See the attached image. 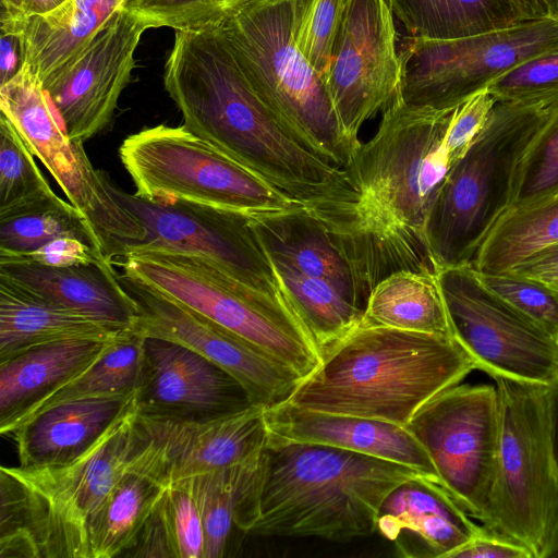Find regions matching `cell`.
Instances as JSON below:
<instances>
[{
    "mask_svg": "<svg viewBox=\"0 0 558 558\" xmlns=\"http://www.w3.org/2000/svg\"><path fill=\"white\" fill-rule=\"evenodd\" d=\"M454 109L398 100L343 168L338 196L305 207L327 228L369 293L395 271L437 275L425 223L453 165L445 138Z\"/></svg>",
    "mask_w": 558,
    "mask_h": 558,
    "instance_id": "1",
    "label": "cell"
},
{
    "mask_svg": "<svg viewBox=\"0 0 558 558\" xmlns=\"http://www.w3.org/2000/svg\"><path fill=\"white\" fill-rule=\"evenodd\" d=\"M163 85L183 126L311 207L341 191L344 171L307 148L253 90L215 27L175 31Z\"/></svg>",
    "mask_w": 558,
    "mask_h": 558,
    "instance_id": "2",
    "label": "cell"
},
{
    "mask_svg": "<svg viewBox=\"0 0 558 558\" xmlns=\"http://www.w3.org/2000/svg\"><path fill=\"white\" fill-rule=\"evenodd\" d=\"M418 475L424 474L400 463L269 432L242 492L234 525L254 535L341 543L369 536L377 532L386 495Z\"/></svg>",
    "mask_w": 558,
    "mask_h": 558,
    "instance_id": "3",
    "label": "cell"
},
{
    "mask_svg": "<svg viewBox=\"0 0 558 558\" xmlns=\"http://www.w3.org/2000/svg\"><path fill=\"white\" fill-rule=\"evenodd\" d=\"M475 369L452 336L360 324L322 355L288 401L405 426L427 401Z\"/></svg>",
    "mask_w": 558,
    "mask_h": 558,
    "instance_id": "4",
    "label": "cell"
},
{
    "mask_svg": "<svg viewBox=\"0 0 558 558\" xmlns=\"http://www.w3.org/2000/svg\"><path fill=\"white\" fill-rule=\"evenodd\" d=\"M135 395L75 459L0 468V556L90 558L89 536L111 489L145 445Z\"/></svg>",
    "mask_w": 558,
    "mask_h": 558,
    "instance_id": "5",
    "label": "cell"
},
{
    "mask_svg": "<svg viewBox=\"0 0 558 558\" xmlns=\"http://www.w3.org/2000/svg\"><path fill=\"white\" fill-rule=\"evenodd\" d=\"M298 4L235 0L213 27L276 117L313 153L343 169L361 143L345 136L325 81L295 44Z\"/></svg>",
    "mask_w": 558,
    "mask_h": 558,
    "instance_id": "6",
    "label": "cell"
},
{
    "mask_svg": "<svg viewBox=\"0 0 558 558\" xmlns=\"http://www.w3.org/2000/svg\"><path fill=\"white\" fill-rule=\"evenodd\" d=\"M558 98L496 101L468 151L450 168L430 207L425 239L437 269L471 265L510 208L517 166Z\"/></svg>",
    "mask_w": 558,
    "mask_h": 558,
    "instance_id": "7",
    "label": "cell"
},
{
    "mask_svg": "<svg viewBox=\"0 0 558 558\" xmlns=\"http://www.w3.org/2000/svg\"><path fill=\"white\" fill-rule=\"evenodd\" d=\"M499 407L496 462L482 523L544 554L558 522L548 386L494 377Z\"/></svg>",
    "mask_w": 558,
    "mask_h": 558,
    "instance_id": "8",
    "label": "cell"
},
{
    "mask_svg": "<svg viewBox=\"0 0 558 558\" xmlns=\"http://www.w3.org/2000/svg\"><path fill=\"white\" fill-rule=\"evenodd\" d=\"M113 265L265 350L302 379L322 362L317 345L287 302L236 281L203 258L146 251L128 254Z\"/></svg>",
    "mask_w": 558,
    "mask_h": 558,
    "instance_id": "9",
    "label": "cell"
},
{
    "mask_svg": "<svg viewBox=\"0 0 558 558\" xmlns=\"http://www.w3.org/2000/svg\"><path fill=\"white\" fill-rule=\"evenodd\" d=\"M119 157L135 194L150 201L182 199L247 216L302 206L183 125L131 134Z\"/></svg>",
    "mask_w": 558,
    "mask_h": 558,
    "instance_id": "10",
    "label": "cell"
},
{
    "mask_svg": "<svg viewBox=\"0 0 558 558\" xmlns=\"http://www.w3.org/2000/svg\"><path fill=\"white\" fill-rule=\"evenodd\" d=\"M558 50V21L542 17L453 39L405 36L399 41L400 100L452 109L512 68Z\"/></svg>",
    "mask_w": 558,
    "mask_h": 558,
    "instance_id": "11",
    "label": "cell"
},
{
    "mask_svg": "<svg viewBox=\"0 0 558 558\" xmlns=\"http://www.w3.org/2000/svg\"><path fill=\"white\" fill-rule=\"evenodd\" d=\"M0 112L90 223L108 260L113 264L144 239L142 225L109 193L105 173L93 167L83 143L72 141L61 126L28 64L0 86Z\"/></svg>",
    "mask_w": 558,
    "mask_h": 558,
    "instance_id": "12",
    "label": "cell"
},
{
    "mask_svg": "<svg viewBox=\"0 0 558 558\" xmlns=\"http://www.w3.org/2000/svg\"><path fill=\"white\" fill-rule=\"evenodd\" d=\"M105 184L145 231L125 255L159 251L199 257L236 281L287 302L250 216L182 199L150 201L121 190L106 173Z\"/></svg>",
    "mask_w": 558,
    "mask_h": 558,
    "instance_id": "13",
    "label": "cell"
},
{
    "mask_svg": "<svg viewBox=\"0 0 558 558\" xmlns=\"http://www.w3.org/2000/svg\"><path fill=\"white\" fill-rule=\"evenodd\" d=\"M437 280L452 337L477 369L546 386L558 380V339L489 291L471 265L441 269Z\"/></svg>",
    "mask_w": 558,
    "mask_h": 558,
    "instance_id": "14",
    "label": "cell"
},
{
    "mask_svg": "<svg viewBox=\"0 0 558 558\" xmlns=\"http://www.w3.org/2000/svg\"><path fill=\"white\" fill-rule=\"evenodd\" d=\"M405 427L427 452L440 486L482 522L498 445L496 385L452 386L421 407Z\"/></svg>",
    "mask_w": 558,
    "mask_h": 558,
    "instance_id": "15",
    "label": "cell"
},
{
    "mask_svg": "<svg viewBox=\"0 0 558 558\" xmlns=\"http://www.w3.org/2000/svg\"><path fill=\"white\" fill-rule=\"evenodd\" d=\"M395 15L386 0H348L326 86L345 136L400 100L401 59Z\"/></svg>",
    "mask_w": 558,
    "mask_h": 558,
    "instance_id": "16",
    "label": "cell"
},
{
    "mask_svg": "<svg viewBox=\"0 0 558 558\" xmlns=\"http://www.w3.org/2000/svg\"><path fill=\"white\" fill-rule=\"evenodd\" d=\"M119 280L137 305L135 328L185 345L233 376L254 404L266 409L290 399L301 376L259 347L221 328L149 286L125 275Z\"/></svg>",
    "mask_w": 558,
    "mask_h": 558,
    "instance_id": "17",
    "label": "cell"
},
{
    "mask_svg": "<svg viewBox=\"0 0 558 558\" xmlns=\"http://www.w3.org/2000/svg\"><path fill=\"white\" fill-rule=\"evenodd\" d=\"M147 26L118 10L87 47L44 87L68 136L84 143L112 121L135 66L134 54Z\"/></svg>",
    "mask_w": 558,
    "mask_h": 558,
    "instance_id": "18",
    "label": "cell"
},
{
    "mask_svg": "<svg viewBox=\"0 0 558 558\" xmlns=\"http://www.w3.org/2000/svg\"><path fill=\"white\" fill-rule=\"evenodd\" d=\"M135 399L140 415L172 421L207 420L254 404L220 366L185 345L155 337L144 339Z\"/></svg>",
    "mask_w": 558,
    "mask_h": 558,
    "instance_id": "19",
    "label": "cell"
},
{
    "mask_svg": "<svg viewBox=\"0 0 558 558\" xmlns=\"http://www.w3.org/2000/svg\"><path fill=\"white\" fill-rule=\"evenodd\" d=\"M266 408L243 410L201 421L145 417L138 424L160 451L170 482L252 462L262 454L269 430Z\"/></svg>",
    "mask_w": 558,
    "mask_h": 558,
    "instance_id": "20",
    "label": "cell"
},
{
    "mask_svg": "<svg viewBox=\"0 0 558 558\" xmlns=\"http://www.w3.org/2000/svg\"><path fill=\"white\" fill-rule=\"evenodd\" d=\"M437 482L425 475L403 481L381 501L376 526L403 558H449L482 525Z\"/></svg>",
    "mask_w": 558,
    "mask_h": 558,
    "instance_id": "21",
    "label": "cell"
},
{
    "mask_svg": "<svg viewBox=\"0 0 558 558\" xmlns=\"http://www.w3.org/2000/svg\"><path fill=\"white\" fill-rule=\"evenodd\" d=\"M265 415L268 430L280 438L330 446L400 463L439 484L427 452L405 426L304 409L290 401L266 409Z\"/></svg>",
    "mask_w": 558,
    "mask_h": 558,
    "instance_id": "22",
    "label": "cell"
},
{
    "mask_svg": "<svg viewBox=\"0 0 558 558\" xmlns=\"http://www.w3.org/2000/svg\"><path fill=\"white\" fill-rule=\"evenodd\" d=\"M250 222L270 262L330 282L364 311L368 290L327 228L307 208L250 216Z\"/></svg>",
    "mask_w": 558,
    "mask_h": 558,
    "instance_id": "23",
    "label": "cell"
},
{
    "mask_svg": "<svg viewBox=\"0 0 558 558\" xmlns=\"http://www.w3.org/2000/svg\"><path fill=\"white\" fill-rule=\"evenodd\" d=\"M0 275L52 302L118 328L131 327L138 316L135 301L108 259L66 266L0 259Z\"/></svg>",
    "mask_w": 558,
    "mask_h": 558,
    "instance_id": "24",
    "label": "cell"
},
{
    "mask_svg": "<svg viewBox=\"0 0 558 558\" xmlns=\"http://www.w3.org/2000/svg\"><path fill=\"white\" fill-rule=\"evenodd\" d=\"M134 395L73 400L39 412L10 435L20 465L61 464L75 459L101 436Z\"/></svg>",
    "mask_w": 558,
    "mask_h": 558,
    "instance_id": "25",
    "label": "cell"
},
{
    "mask_svg": "<svg viewBox=\"0 0 558 558\" xmlns=\"http://www.w3.org/2000/svg\"><path fill=\"white\" fill-rule=\"evenodd\" d=\"M128 328L60 305L0 275V362L53 342L116 340Z\"/></svg>",
    "mask_w": 558,
    "mask_h": 558,
    "instance_id": "26",
    "label": "cell"
},
{
    "mask_svg": "<svg viewBox=\"0 0 558 558\" xmlns=\"http://www.w3.org/2000/svg\"><path fill=\"white\" fill-rule=\"evenodd\" d=\"M145 439L93 523L90 558H112L130 551L171 483L159 449Z\"/></svg>",
    "mask_w": 558,
    "mask_h": 558,
    "instance_id": "27",
    "label": "cell"
},
{
    "mask_svg": "<svg viewBox=\"0 0 558 558\" xmlns=\"http://www.w3.org/2000/svg\"><path fill=\"white\" fill-rule=\"evenodd\" d=\"M116 340L53 342L1 361L0 428L88 368Z\"/></svg>",
    "mask_w": 558,
    "mask_h": 558,
    "instance_id": "28",
    "label": "cell"
},
{
    "mask_svg": "<svg viewBox=\"0 0 558 558\" xmlns=\"http://www.w3.org/2000/svg\"><path fill=\"white\" fill-rule=\"evenodd\" d=\"M125 0H66L16 23L25 63L43 84L73 61Z\"/></svg>",
    "mask_w": 558,
    "mask_h": 558,
    "instance_id": "29",
    "label": "cell"
},
{
    "mask_svg": "<svg viewBox=\"0 0 558 558\" xmlns=\"http://www.w3.org/2000/svg\"><path fill=\"white\" fill-rule=\"evenodd\" d=\"M408 36L453 39L548 17L538 0H386Z\"/></svg>",
    "mask_w": 558,
    "mask_h": 558,
    "instance_id": "30",
    "label": "cell"
},
{
    "mask_svg": "<svg viewBox=\"0 0 558 558\" xmlns=\"http://www.w3.org/2000/svg\"><path fill=\"white\" fill-rule=\"evenodd\" d=\"M360 324L452 336L436 274L395 271L371 291Z\"/></svg>",
    "mask_w": 558,
    "mask_h": 558,
    "instance_id": "31",
    "label": "cell"
},
{
    "mask_svg": "<svg viewBox=\"0 0 558 558\" xmlns=\"http://www.w3.org/2000/svg\"><path fill=\"white\" fill-rule=\"evenodd\" d=\"M144 339L145 336L131 326L88 368L1 427L0 433L11 435L27 420L62 402L134 393L142 373Z\"/></svg>",
    "mask_w": 558,
    "mask_h": 558,
    "instance_id": "32",
    "label": "cell"
},
{
    "mask_svg": "<svg viewBox=\"0 0 558 558\" xmlns=\"http://www.w3.org/2000/svg\"><path fill=\"white\" fill-rule=\"evenodd\" d=\"M557 242L558 192L506 211L481 244L471 266L480 274L507 272Z\"/></svg>",
    "mask_w": 558,
    "mask_h": 558,
    "instance_id": "33",
    "label": "cell"
},
{
    "mask_svg": "<svg viewBox=\"0 0 558 558\" xmlns=\"http://www.w3.org/2000/svg\"><path fill=\"white\" fill-rule=\"evenodd\" d=\"M282 293L323 355L356 328L364 311L330 282L271 262Z\"/></svg>",
    "mask_w": 558,
    "mask_h": 558,
    "instance_id": "34",
    "label": "cell"
},
{
    "mask_svg": "<svg viewBox=\"0 0 558 558\" xmlns=\"http://www.w3.org/2000/svg\"><path fill=\"white\" fill-rule=\"evenodd\" d=\"M61 238L81 240L102 252L84 215L56 193L27 207L0 214V256L27 254Z\"/></svg>",
    "mask_w": 558,
    "mask_h": 558,
    "instance_id": "35",
    "label": "cell"
},
{
    "mask_svg": "<svg viewBox=\"0 0 558 558\" xmlns=\"http://www.w3.org/2000/svg\"><path fill=\"white\" fill-rule=\"evenodd\" d=\"M259 458L189 477L204 526V558H220L225 555L242 490Z\"/></svg>",
    "mask_w": 558,
    "mask_h": 558,
    "instance_id": "36",
    "label": "cell"
},
{
    "mask_svg": "<svg viewBox=\"0 0 558 558\" xmlns=\"http://www.w3.org/2000/svg\"><path fill=\"white\" fill-rule=\"evenodd\" d=\"M54 192L11 121L0 113V214L43 201Z\"/></svg>",
    "mask_w": 558,
    "mask_h": 558,
    "instance_id": "37",
    "label": "cell"
},
{
    "mask_svg": "<svg viewBox=\"0 0 558 558\" xmlns=\"http://www.w3.org/2000/svg\"><path fill=\"white\" fill-rule=\"evenodd\" d=\"M558 192V105L539 126L515 169L510 208L535 204Z\"/></svg>",
    "mask_w": 558,
    "mask_h": 558,
    "instance_id": "38",
    "label": "cell"
},
{
    "mask_svg": "<svg viewBox=\"0 0 558 558\" xmlns=\"http://www.w3.org/2000/svg\"><path fill=\"white\" fill-rule=\"evenodd\" d=\"M347 3L348 0H299L294 40L325 83Z\"/></svg>",
    "mask_w": 558,
    "mask_h": 558,
    "instance_id": "39",
    "label": "cell"
},
{
    "mask_svg": "<svg viewBox=\"0 0 558 558\" xmlns=\"http://www.w3.org/2000/svg\"><path fill=\"white\" fill-rule=\"evenodd\" d=\"M172 558H204L205 534L190 478L171 482L155 508Z\"/></svg>",
    "mask_w": 558,
    "mask_h": 558,
    "instance_id": "40",
    "label": "cell"
},
{
    "mask_svg": "<svg viewBox=\"0 0 558 558\" xmlns=\"http://www.w3.org/2000/svg\"><path fill=\"white\" fill-rule=\"evenodd\" d=\"M476 274L489 291L558 339L557 289L513 272Z\"/></svg>",
    "mask_w": 558,
    "mask_h": 558,
    "instance_id": "41",
    "label": "cell"
},
{
    "mask_svg": "<svg viewBox=\"0 0 558 558\" xmlns=\"http://www.w3.org/2000/svg\"><path fill=\"white\" fill-rule=\"evenodd\" d=\"M235 0H125L122 9L147 28L197 31L216 25Z\"/></svg>",
    "mask_w": 558,
    "mask_h": 558,
    "instance_id": "42",
    "label": "cell"
},
{
    "mask_svg": "<svg viewBox=\"0 0 558 558\" xmlns=\"http://www.w3.org/2000/svg\"><path fill=\"white\" fill-rule=\"evenodd\" d=\"M496 101H525L558 96V50L534 57L487 86Z\"/></svg>",
    "mask_w": 558,
    "mask_h": 558,
    "instance_id": "43",
    "label": "cell"
},
{
    "mask_svg": "<svg viewBox=\"0 0 558 558\" xmlns=\"http://www.w3.org/2000/svg\"><path fill=\"white\" fill-rule=\"evenodd\" d=\"M495 104L496 99L485 88L456 107L445 138L452 163L468 151L484 130Z\"/></svg>",
    "mask_w": 558,
    "mask_h": 558,
    "instance_id": "44",
    "label": "cell"
},
{
    "mask_svg": "<svg viewBox=\"0 0 558 558\" xmlns=\"http://www.w3.org/2000/svg\"><path fill=\"white\" fill-rule=\"evenodd\" d=\"M0 259H25L50 266H66L107 258L100 250L81 240L61 238L31 253L14 256H0Z\"/></svg>",
    "mask_w": 558,
    "mask_h": 558,
    "instance_id": "45",
    "label": "cell"
},
{
    "mask_svg": "<svg viewBox=\"0 0 558 558\" xmlns=\"http://www.w3.org/2000/svg\"><path fill=\"white\" fill-rule=\"evenodd\" d=\"M449 558H534V555L525 545L482 524L480 532Z\"/></svg>",
    "mask_w": 558,
    "mask_h": 558,
    "instance_id": "46",
    "label": "cell"
},
{
    "mask_svg": "<svg viewBox=\"0 0 558 558\" xmlns=\"http://www.w3.org/2000/svg\"><path fill=\"white\" fill-rule=\"evenodd\" d=\"M0 86L9 82L23 66L20 37L0 28Z\"/></svg>",
    "mask_w": 558,
    "mask_h": 558,
    "instance_id": "47",
    "label": "cell"
},
{
    "mask_svg": "<svg viewBox=\"0 0 558 558\" xmlns=\"http://www.w3.org/2000/svg\"><path fill=\"white\" fill-rule=\"evenodd\" d=\"M558 265V242L548 245L523 260L507 272L525 275L527 272Z\"/></svg>",
    "mask_w": 558,
    "mask_h": 558,
    "instance_id": "48",
    "label": "cell"
},
{
    "mask_svg": "<svg viewBox=\"0 0 558 558\" xmlns=\"http://www.w3.org/2000/svg\"><path fill=\"white\" fill-rule=\"evenodd\" d=\"M548 416L553 453L558 469V380L548 386Z\"/></svg>",
    "mask_w": 558,
    "mask_h": 558,
    "instance_id": "49",
    "label": "cell"
},
{
    "mask_svg": "<svg viewBox=\"0 0 558 558\" xmlns=\"http://www.w3.org/2000/svg\"><path fill=\"white\" fill-rule=\"evenodd\" d=\"M66 0H22L25 16L46 15L61 7Z\"/></svg>",
    "mask_w": 558,
    "mask_h": 558,
    "instance_id": "50",
    "label": "cell"
},
{
    "mask_svg": "<svg viewBox=\"0 0 558 558\" xmlns=\"http://www.w3.org/2000/svg\"><path fill=\"white\" fill-rule=\"evenodd\" d=\"M0 21L19 20L25 16L22 0H0Z\"/></svg>",
    "mask_w": 558,
    "mask_h": 558,
    "instance_id": "51",
    "label": "cell"
},
{
    "mask_svg": "<svg viewBox=\"0 0 558 558\" xmlns=\"http://www.w3.org/2000/svg\"><path fill=\"white\" fill-rule=\"evenodd\" d=\"M529 278H534L543 281L544 283L558 290V265L537 269L525 275H520Z\"/></svg>",
    "mask_w": 558,
    "mask_h": 558,
    "instance_id": "52",
    "label": "cell"
},
{
    "mask_svg": "<svg viewBox=\"0 0 558 558\" xmlns=\"http://www.w3.org/2000/svg\"><path fill=\"white\" fill-rule=\"evenodd\" d=\"M544 558H558V522L544 554Z\"/></svg>",
    "mask_w": 558,
    "mask_h": 558,
    "instance_id": "53",
    "label": "cell"
},
{
    "mask_svg": "<svg viewBox=\"0 0 558 558\" xmlns=\"http://www.w3.org/2000/svg\"><path fill=\"white\" fill-rule=\"evenodd\" d=\"M548 17L558 21V0H538Z\"/></svg>",
    "mask_w": 558,
    "mask_h": 558,
    "instance_id": "54",
    "label": "cell"
}]
</instances>
